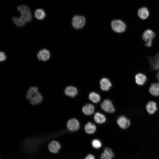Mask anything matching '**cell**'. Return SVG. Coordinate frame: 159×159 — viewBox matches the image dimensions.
<instances>
[{"label": "cell", "instance_id": "cell-22", "mask_svg": "<svg viewBox=\"0 0 159 159\" xmlns=\"http://www.w3.org/2000/svg\"><path fill=\"white\" fill-rule=\"evenodd\" d=\"M34 16L39 20H42L44 19L46 16L45 12L42 9H38L34 12Z\"/></svg>", "mask_w": 159, "mask_h": 159}, {"label": "cell", "instance_id": "cell-12", "mask_svg": "<svg viewBox=\"0 0 159 159\" xmlns=\"http://www.w3.org/2000/svg\"><path fill=\"white\" fill-rule=\"evenodd\" d=\"M155 36L154 33L152 30L147 29L144 32L143 34L142 38L145 42L152 40Z\"/></svg>", "mask_w": 159, "mask_h": 159}, {"label": "cell", "instance_id": "cell-15", "mask_svg": "<svg viewBox=\"0 0 159 159\" xmlns=\"http://www.w3.org/2000/svg\"><path fill=\"white\" fill-rule=\"evenodd\" d=\"M42 100V96L38 91L29 100V101L31 104L35 105L40 103Z\"/></svg>", "mask_w": 159, "mask_h": 159}, {"label": "cell", "instance_id": "cell-9", "mask_svg": "<svg viewBox=\"0 0 159 159\" xmlns=\"http://www.w3.org/2000/svg\"><path fill=\"white\" fill-rule=\"evenodd\" d=\"M149 61L152 69L155 70L159 69V53L153 57L149 58Z\"/></svg>", "mask_w": 159, "mask_h": 159}, {"label": "cell", "instance_id": "cell-4", "mask_svg": "<svg viewBox=\"0 0 159 159\" xmlns=\"http://www.w3.org/2000/svg\"><path fill=\"white\" fill-rule=\"evenodd\" d=\"M101 107L103 110L108 113H113L115 111L112 102L108 99L104 100L101 104Z\"/></svg>", "mask_w": 159, "mask_h": 159}, {"label": "cell", "instance_id": "cell-16", "mask_svg": "<svg viewBox=\"0 0 159 159\" xmlns=\"http://www.w3.org/2000/svg\"><path fill=\"white\" fill-rule=\"evenodd\" d=\"M138 15L142 19H145L149 15V12L148 9L145 7L140 9L138 11Z\"/></svg>", "mask_w": 159, "mask_h": 159}, {"label": "cell", "instance_id": "cell-5", "mask_svg": "<svg viewBox=\"0 0 159 159\" xmlns=\"http://www.w3.org/2000/svg\"><path fill=\"white\" fill-rule=\"evenodd\" d=\"M61 146L58 142L53 140L49 143L48 148L50 153L56 154L57 153L61 148Z\"/></svg>", "mask_w": 159, "mask_h": 159}, {"label": "cell", "instance_id": "cell-6", "mask_svg": "<svg viewBox=\"0 0 159 159\" xmlns=\"http://www.w3.org/2000/svg\"><path fill=\"white\" fill-rule=\"evenodd\" d=\"M67 126L68 129L70 131H76L79 128L80 123L77 120L72 118L68 121L67 124Z\"/></svg>", "mask_w": 159, "mask_h": 159}, {"label": "cell", "instance_id": "cell-10", "mask_svg": "<svg viewBox=\"0 0 159 159\" xmlns=\"http://www.w3.org/2000/svg\"><path fill=\"white\" fill-rule=\"evenodd\" d=\"M101 89L105 91H108L112 86V84L109 80L106 78H103L100 82Z\"/></svg>", "mask_w": 159, "mask_h": 159}, {"label": "cell", "instance_id": "cell-26", "mask_svg": "<svg viewBox=\"0 0 159 159\" xmlns=\"http://www.w3.org/2000/svg\"><path fill=\"white\" fill-rule=\"evenodd\" d=\"M6 58V55L5 53L3 52H1L0 53V61L1 62H3L4 61Z\"/></svg>", "mask_w": 159, "mask_h": 159}, {"label": "cell", "instance_id": "cell-23", "mask_svg": "<svg viewBox=\"0 0 159 159\" xmlns=\"http://www.w3.org/2000/svg\"><path fill=\"white\" fill-rule=\"evenodd\" d=\"M89 98L93 103H97L100 100V97L98 94L92 92L89 94Z\"/></svg>", "mask_w": 159, "mask_h": 159}, {"label": "cell", "instance_id": "cell-24", "mask_svg": "<svg viewBox=\"0 0 159 159\" xmlns=\"http://www.w3.org/2000/svg\"><path fill=\"white\" fill-rule=\"evenodd\" d=\"M38 88L37 87H31L28 91L26 95V98L30 100L35 93L38 91Z\"/></svg>", "mask_w": 159, "mask_h": 159}, {"label": "cell", "instance_id": "cell-3", "mask_svg": "<svg viewBox=\"0 0 159 159\" xmlns=\"http://www.w3.org/2000/svg\"><path fill=\"white\" fill-rule=\"evenodd\" d=\"M85 19L82 16L76 15L72 18V24L73 27L75 29H78L83 27L85 25Z\"/></svg>", "mask_w": 159, "mask_h": 159}, {"label": "cell", "instance_id": "cell-19", "mask_svg": "<svg viewBox=\"0 0 159 159\" xmlns=\"http://www.w3.org/2000/svg\"><path fill=\"white\" fill-rule=\"evenodd\" d=\"M150 93L153 95L158 96L159 95V84L154 83L151 84L149 88Z\"/></svg>", "mask_w": 159, "mask_h": 159}, {"label": "cell", "instance_id": "cell-18", "mask_svg": "<svg viewBox=\"0 0 159 159\" xmlns=\"http://www.w3.org/2000/svg\"><path fill=\"white\" fill-rule=\"evenodd\" d=\"M94 120L98 124H102L106 120V118L103 114L97 112L95 113L94 117Z\"/></svg>", "mask_w": 159, "mask_h": 159}, {"label": "cell", "instance_id": "cell-28", "mask_svg": "<svg viewBox=\"0 0 159 159\" xmlns=\"http://www.w3.org/2000/svg\"><path fill=\"white\" fill-rule=\"evenodd\" d=\"M85 159H95V158L92 155L89 154L86 157Z\"/></svg>", "mask_w": 159, "mask_h": 159}, {"label": "cell", "instance_id": "cell-2", "mask_svg": "<svg viewBox=\"0 0 159 159\" xmlns=\"http://www.w3.org/2000/svg\"><path fill=\"white\" fill-rule=\"evenodd\" d=\"M112 29L115 32L121 33L125 30L126 25L122 21L119 19H115L112 21L111 23Z\"/></svg>", "mask_w": 159, "mask_h": 159}, {"label": "cell", "instance_id": "cell-7", "mask_svg": "<svg viewBox=\"0 0 159 159\" xmlns=\"http://www.w3.org/2000/svg\"><path fill=\"white\" fill-rule=\"evenodd\" d=\"M50 54L49 51L46 49L40 50L37 54V56L39 60L43 61L48 60L50 57Z\"/></svg>", "mask_w": 159, "mask_h": 159}, {"label": "cell", "instance_id": "cell-25", "mask_svg": "<svg viewBox=\"0 0 159 159\" xmlns=\"http://www.w3.org/2000/svg\"><path fill=\"white\" fill-rule=\"evenodd\" d=\"M92 145L94 148H98L101 147V143L99 140L95 139L92 141Z\"/></svg>", "mask_w": 159, "mask_h": 159}, {"label": "cell", "instance_id": "cell-11", "mask_svg": "<svg viewBox=\"0 0 159 159\" xmlns=\"http://www.w3.org/2000/svg\"><path fill=\"white\" fill-rule=\"evenodd\" d=\"M114 155L111 150L108 148H105L104 152L101 155L100 159H112Z\"/></svg>", "mask_w": 159, "mask_h": 159}, {"label": "cell", "instance_id": "cell-17", "mask_svg": "<svg viewBox=\"0 0 159 159\" xmlns=\"http://www.w3.org/2000/svg\"><path fill=\"white\" fill-rule=\"evenodd\" d=\"M136 84L139 85H142L146 80V77L144 74L139 73L136 74L135 77Z\"/></svg>", "mask_w": 159, "mask_h": 159}, {"label": "cell", "instance_id": "cell-14", "mask_svg": "<svg viewBox=\"0 0 159 159\" xmlns=\"http://www.w3.org/2000/svg\"><path fill=\"white\" fill-rule=\"evenodd\" d=\"M64 92L67 96L70 97H74L77 94V88L74 87L70 86L67 87L65 90Z\"/></svg>", "mask_w": 159, "mask_h": 159}, {"label": "cell", "instance_id": "cell-8", "mask_svg": "<svg viewBox=\"0 0 159 159\" xmlns=\"http://www.w3.org/2000/svg\"><path fill=\"white\" fill-rule=\"evenodd\" d=\"M117 122L119 127L123 129L127 128L130 124L129 120L123 116L119 117L117 120Z\"/></svg>", "mask_w": 159, "mask_h": 159}, {"label": "cell", "instance_id": "cell-29", "mask_svg": "<svg viewBox=\"0 0 159 159\" xmlns=\"http://www.w3.org/2000/svg\"><path fill=\"white\" fill-rule=\"evenodd\" d=\"M156 77L157 80L159 82V71L158 72L157 74Z\"/></svg>", "mask_w": 159, "mask_h": 159}, {"label": "cell", "instance_id": "cell-13", "mask_svg": "<svg viewBox=\"0 0 159 159\" xmlns=\"http://www.w3.org/2000/svg\"><path fill=\"white\" fill-rule=\"evenodd\" d=\"M94 106L91 104H87L83 106L82 108L83 112L85 115H90L92 114L94 111Z\"/></svg>", "mask_w": 159, "mask_h": 159}, {"label": "cell", "instance_id": "cell-20", "mask_svg": "<svg viewBox=\"0 0 159 159\" xmlns=\"http://www.w3.org/2000/svg\"><path fill=\"white\" fill-rule=\"evenodd\" d=\"M146 108L148 112L150 114H153L157 110L156 103L153 101L149 102L147 105Z\"/></svg>", "mask_w": 159, "mask_h": 159}, {"label": "cell", "instance_id": "cell-1", "mask_svg": "<svg viewBox=\"0 0 159 159\" xmlns=\"http://www.w3.org/2000/svg\"><path fill=\"white\" fill-rule=\"evenodd\" d=\"M21 15L19 17H13V22L17 26L22 27L25 24L26 22H30L32 19V16L29 8L27 6L21 5L17 8Z\"/></svg>", "mask_w": 159, "mask_h": 159}, {"label": "cell", "instance_id": "cell-21", "mask_svg": "<svg viewBox=\"0 0 159 159\" xmlns=\"http://www.w3.org/2000/svg\"><path fill=\"white\" fill-rule=\"evenodd\" d=\"M95 125L90 122H88L85 125V130L86 132L89 134H92L95 132L96 130Z\"/></svg>", "mask_w": 159, "mask_h": 159}, {"label": "cell", "instance_id": "cell-27", "mask_svg": "<svg viewBox=\"0 0 159 159\" xmlns=\"http://www.w3.org/2000/svg\"><path fill=\"white\" fill-rule=\"evenodd\" d=\"M152 45V40L146 42V43L145 44V46L148 47H150Z\"/></svg>", "mask_w": 159, "mask_h": 159}]
</instances>
